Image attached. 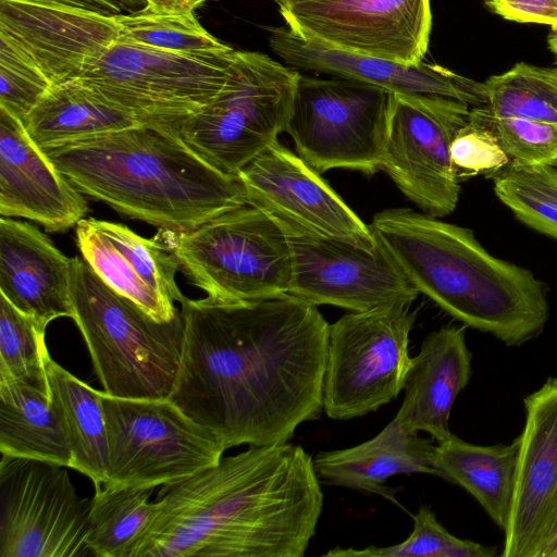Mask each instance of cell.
<instances>
[{
  "label": "cell",
  "instance_id": "obj_1",
  "mask_svg": "<svg viewBox=\"0 0 557 557\" xmlns=\"http://www.w3.org/2000/svg\"><path fill=\"white\" fill-rule=\"evenodd\" d=\"M184 343L170 399L226 449L288 442L320 418L330 324L289 295L181 302Z\"/></svg>",
  "mask_w": 557,
  "mask_h": 557
},
{
  "label": "cell",
  "instance_id": "obj_2",
  "mask_svg": "<svg viewBox=\"0 0 557 557\" xmlns=\"http://www.w3.org/2000/svg\"><path fill=\"white\" fill-rule=\"evenodd\" d=\"M156 503L134 557H302L323 493L312 457L286 442L222 457Z\"/></svg>",
  "mask_w": 557,
  "mask_h": 557
},
{
  "label": "cell",
  "instance_id": "obj_3",
  "mask_svg": "<svg viewBox=\"0 0 557 557\" xmlns=\"http://www.w3.org/2000/svg\"><path fill=\"white\" fill-rule=\"evenodd\" d=\"M369 226L414 288L466 326L507 346L542 334L547 287L530 270L491 255L472 230L411 208L382 210Z\"/></svg>",
  "mask_w": 557,
  "mask_h": 557
},
{
  "label": "cell",
  "instance_id": "obj_4",
  "mask_svg": "<svg viewBox=\"0 0 557 557\" xmlns=\"http://www.w3.org/2000/svg\"><path fill=\"white\" fill-rule=\"evenodd\" d=\"M84 195L175 233L247 203L222 173L164 125L141 124L44 150Z\"/></svg>",
  "mask_w": 557,
  "mask_h": 557
},
{
  "label": "cell",
  "instance_id": "obj_5",
  "mask_svg": "<svg viewBox=\"0 0 557 557\" xmlns=\"http://www.w3.org/2000/svg\"><path fill=\"white\" fill-rule=\"evenodd\" d=\"M72 318L102 392L133 399L169 398L184 343L182 313L161 322L109 287L82 258L71 262Z\"/></svg>",
  "mask_w": 557,
  "mask_h": 557
},
{
  "label": "cell",
  "instance_id": "obj_6",
  "mask_svg": "<svg viewBox=\"0 0 557 557\" xmlns=\"http://www.w3.org/2000/svg\"><path fill=\"white\" fill-rule=\"evenodd\" d=\"M298 77L267 54L236 50L214 100L164 126L210 165L236 176L285 132Z\"/></svg>",
  "mask_w": 557,
  "mask_h": 557
},
{
  "label": "cell",
  "instance_id": "obj_7",
  "mask_svg": "<svg viewBox=\"0 0 557 557\" xmlns=\"http://www.w3.org/2000/svg\"><path fill=\"white\" fill-rule=\"evenodd\" d=\"M191 284L213 299L250 302L287 295L292 251L278 223L246 203L188 232L160 230Z\"/></svg>",
  "mask_w": 557,
  "mask_h": 557
},
{
  "label": "cell",
  "instance_id": "obj_8",
  "mask_svg": "<svg viewBox=\"0 0 557 557\" xmlns=\"http://www.w3.org/2000/svg\"><path fill=\"white\" fill-rule=\"evenodd\" d=\"M235 51L178 52L119 38L78 78L143 124L168 125L197 113L223 88Z\"/></svg>",
  "mask_w": 557,
  "mask_h": 557
},
{
  "label": "cell",
  "instance_id": "obj_9",
  "mask_svg": "<svg viewBox=\"0 0 557 557\" xmlns=\"http://www.w3.org/2000/svg\"><path fill=\"white\" fill-rule=\"evenodd\" d=\"M108 442L106 486L149 487L181 482L215 466L226 450L209 429L170 398H120L98 392Z\"/></svg>",
  "mask_w": 557,
  "mask_h": 557
},
{
  "label": "cell",
  "instance_id": "obj_10",
  "mask_svg": "<svg viewBox=\"0 0 557 557\" xmlns=\"http://www.w3.org/2000/svg\"><path fill=\"white\" fill-rule=\"evenodd\" d=\"M399 301L344 314L329 327L323 410L348 420L397 398L411 367L416 312Z\"/></svg>",
  "mask_w": 557,
  "mask_h": 557
},
{
  "label": "cell",
  "instance_id": "obj_11",
  "mask_svg": "<svg viewBox=\"0 0 557 557\" xmlns=\"http://www.w3.org/2000/svg\"><path fill=\"white\" fill-rule=\"evenodd\" d=\"M392 92L360 81L299 74L285 132L319 173L332 169L373 175L381 170Z\"/></svg>",
  "mask_w": 557,
  "mask_h": 557
},
{
  "label": "cell",
  "instance_id": "obj_12",
  "mask_svg": "<svg viewBox=\"0 0 557 557\" xmlns=\"http://www.w3.org/2000/svg\"><path fill=\"white\" fill-rule=\"evenodd\" d=\"M67 467L1 457L0 557H83L91 498L77 495Z\"/></svg>",
  "mask_w": 557,
  "mask_h": 557
},
{
  "label": "cell",
  "instance_id": "obj_13",
  "mask_svg": "<svg viewBox=\"0 0 557 557\" xmlns=\"http://www.w3.org/2000/svg\"><path fill=\"white\" fill-rule=\"evenodd\" d=\"M469 113V104L456 99L392 92L381 170L423 213L442 218L457 207L450 144Z\"/></svg>",
  "mask_w": 557,
  "mask_h": 557
},
{
  "label": "cell",
  "instance_id": "obj_14",
  "mask_svg": "<svg viewBox=\"0 0 557 557\" xmlns=\"http://www.w3.org/2000/svg\"><path fill=\"white\" fill-rule=\"evenodd\" d=\"M274 220L292 251L287 295L317 307L330 305L351 312L417 299L419 292L379 245L366 250Z\"/></svg>",
  "mask_w": 557,
  "mask_h": 557
},
{
  "label": "cell",
  "instance_id": "obj_15",
  "mask_svg": "<svg viewBox=\"0 0 557 557\" xmlns=\"http://www.w3.org/2000/svg\"><path fill=\"white\" fill-rule=\"evenodd\" d=\"M280 13L304 39L406 65L423 62L432 30L430 0H319Z\"/></svg>",
  "mask_w": 557,
  "mask_h": 557
},
{
  "label": "cell",
  "instance_id": "obj_16",
  "mask_svg": "<svg viewBox=\"0 0 557 557\" xmlns=\"http://www.w3.org/2000/svg\"><path fill=\"white\" fill-rule=\"evenodd\" d=\"M247 203L305 232L366 250L377 243L317 170L275 141L238 173Z\"/></svg>",
  "mask_w": 557,
  "mask_h": 557
},
{
  "label": "cell",
  "instance_id": "obj_17",
  "mask_svg": "<svg viewBox=\"0 0 557 557\" xmlns=\"http://www.w3.org/2000/svg\"><path fill=\"white\" fill-rule=\"evenodd\" d=\"M116 17L28 0H0V50L51 86L78 79L120 38Z\"/></svg>",
  "mask_w": 557,
  "mask_h": 557
},
{
  "label": "cell",
  "instance_id": "obj_18",
  "mask_svg": "<svg viewBox=\"0 0 557 557\" xmlns=\"http://www.w3.org/2000/svg\"><path fill=\"white\" fill-rule=\"evenodd\" d=\"M75 238L83 259L116 293L161 322L181 313L174 305L185 299L175 280L180 263L159 236L146 238L123 224L84 218Z\"/></svg>",
  "mask_w": 557,
  "mask_h": 557
},
{
  "label": "cell",
  "instance_id": "obj_19",
  "mask_svg": "<svg viewBox=\"0 0 557 557\" xmlns=\"http://www.w3.org/2000/svg\"><path fill=\"white\" fill-rule=\"evenodd\" d=\"M525 423L503 557H537L557 511V377L524 398Z\"/></svg>",
  "mask_w": 557,
  "mask_h": 557
},
{
  "label": "cell",
  "instance_id": "obj_20",
  "mask_svg": "<svg viewBox=\"0 0 557 557\" xmlns=\"http://www.w3.org/2000/svg\"><path fill=\"white\" fill-rule=\"evenodd\" d=\"M83 194L30 138L23 122L0 108V213L63 232L85 218Z\"/></svg>",
  "mask_w": 557,
  "mask_h": 557
},
{
  "label": "cell",
  "instance_id": "obj_21",
  "mask_svg": "<svg viewBox=\"0 0 557 557\" xmlns=\"http://www.w3.org/2000/svg\"><path fill=\"white\" fill-rule=\"evenodd\" d=\"M269 45L287 64L372 84L391 92L438 95L467 104L486 106L484 83L438 64L398 62L347 52L304 39L288 27L270 28Z\"/></svg>",
  "mask_w": 557,
  "mask_h": 557
},
{
  "label": "cell",
  "instance_id": "obj_22",
  "mask_svg": "<svg viewBox=\"0 0 557 557\" xmlns=\"http://www.w3.org/2000/svg\"><path fill=\"white\" fill-rule=\"evenodd\" d=\"M71 262L36 226L1 216V295L42 330L58 318H72Z\"/></svg>",
  "mask_w": 557,
  "mask_h": 557
},
{
  "label": "cell",
  "instance_id": "obj_23",
  "mask_svg": "<svg viewBox=\"0 0 557 557\" xmlns=\"http://www.w3.org/2000/svg\"><path fill=\"white\" fill-rule=\"evenodd\" d=\"M471 360L465 326L445 325L429 333L405 382V397L395 416L399 425L408 432L424 431L437 443L449 438L450 411L469 383Z\"/></svg>",
  "mask_w": 557,
  "mask_h": 557
},
{
  "label": "cell",
  "instance_id": "obj_24",
  "mask_svg": "<svg viewBox=\"0 0 557 557\" xmlns=\"http://www.w3.org/2000/svg\"><path fill=\"white\" fill-rule=\"evenodd\" d=\"M432 441L404 430L394 418L377 435L359 445L319 453L313 459L320 481L396 503L397 488L386 485L396 474L437 475Z\"/></svg>",
  "mask_w": 557,
  "mask_h": 557
},
{
  "label": "cell",
  "instance_id": "obj_25",
  "mask_svg": "<svg viewBox=\"0 0 557 557\" xmlns=\"http://www.w3.org/2000/svg\"><path fill=\"white\" fill-rule=\"evenodd\" d=\"M22 122L42 150L143 124L79 79L51 86Z\"/></svg>",
  "mask_w": 557,
  "mask_h": 557
},
{
  "label": "cell",
  "instance_id": "obj_26",
  "mask_svg": "<svg viewBox=\"0 0 557 557\" xmlns=\"http://www.w3.org/2000/svg\"><path fill=\"white\" fill-rule=\"evenodd\" d=\"M519 444L517 437L510 444L480 446L453 434L434 453L437 476L470 493L503 532L510 519Z\"/></svg>",
  "mask_w": 557,
  "mask_h": 557
},
{
  "label": "cell",
  "instance_id": "obj_27",
  "mask_svg": "<svg viewBox=\"0 0 557 557\" xmlns=\"http://www.w3.org/2000/svg\"><path fill=\"white\" fill-rule=\"evenodd\" d=\"M0 453L71 467L72 453L48 393L0 376Z\"/></svg>",
  "mask_w": 557,
  "mask_h": 557
},
{
  "label": "cell",
  "instance_id": "obj_28",
  "mask_svg": "<svg viewBox=\"0 0 557 557\" xmlns=\"http://www.w3.org/2000/svg\"><path fill=\"white\" fill-rule=\"evenodd\" d=\"M50 403L59 416L71 453L72 469L88 476L95 488L108 482V442L98 392L54 360L47 364Z\"/></svg>",
  "mask_w": 557,
  "mask_h": 557
},
{
  "label": "cell",
  "instance_id": "obj_29",
  "mask_svg": "<svg viewBox=\"0 0 557 557\" xmlns=\"http://www.w3.org/2000/svg\"><path fill=\"white\" fill-rule=\"evenodd\" d=\"M154 488L106 486L91 498L86 544L96 557H134L152 523L158 506Z\"/></svg>",
  "mask_w": 557,
  "mask_h": 557
},
{
  "label": "cell",
  "instance_id": "obj_30",
  "mask_svg": "<svg viewBox=\"0 0 557 557\" xmlns=\"http://www.w3.org/2000/svg\"><path fill=\"white\" fill-rule=\"evenodd\" d=\"M484 84L492 115L557 125V67L519 62Z\"/></svg>",
  "mask_w": 557,
  "mask_h": 557
},
{
  "label": "cell",
  "instance_id": "obj_31",
  "mask_svg": "<svg viewBox=\"0 0 557 557\" xmlns=\"http://www.w3.org/2000/svg\"><path fill=\"white\" fill-rule=\"evenodd\" d=\"M497 198L522 223L557 239V166L511 161L493 176Z\"/></svg>",
  "mask_w": 557,
  "mask_h": 557
},
{
  "label": "cell",
  "instance_id": "obj_32",
  "mask_svg": "<svg viewBox=\"0 0 557 557\" xmlns=\"http://www.w3.org/2000/svg\"><path fill=\"white\" fill-rule=\"evenodd\" d=\"M46 330L0 297V376L22 380L48 391L47 364L50 355Z\"/></svg>",
  "mask_w": 557,
  "mask_h": 557
},
{
  "label": "cell",
  "instance_id": "obj_33",
  "mask_svg": "<svg viewBox=\"0 0 557 557\" xmlns=\"http://www.w3.org/2000/svg\"><path fill=\"white\" fill-rule=\"evenodd\" d=\"M495 546L461 540L450 534L436 519L433 510L422 505L413 516V529L401 543L362 549L332 548L325 557H493Z\"/></svg>",
  "mask_w": 557,
  "mask_h": 557
},
{
  "label": "cell",
  "instance_id": "obj_34",
  "mask_svg": "<svg viewBox=\"0 0 557 557\" xmlns=\"http://www.w3.org/2000/svg\"><path fill=\"white\" fill-rule=\"evenodd\" d=\"M120 38L126 41L178 52H200L227 47L187 14H158L147 10L116 17Z\"/></svg>",
  "mask_w": 557,
  "mask_h": 557
},
{
  "label": "cell",
  "instance_id": "obj_35",
  "mask_svg": "<svg viewBox=\"0 0 557 557\" xmlns=\"http://www.w3.org/2000/svg\"><path fill=\"white\" fill-rule=\"evenodd\" d=\"M450 158L457 178L485 174L492 177L510 163L492 126L478 108L470 110L468 121L450 144Z\"/></svg>",
  "mask_w": 557,
  "mask_h": 557
},
{
  "label": "cell",
  "instance_id": "obj_36",
  "mask_svg": "<svg viewBox=\"0 0 557 557\" xmlns=\"http://www.w3.org/2000/svg\"><path fill=\"white\" fill-rule=\"evenodd\" d=\"M492 126L511 161L527 164H557V125L521 117H497L486 106L478 107Z\"/></svg>",
  "mask_w": 557,
  "mask_h": 557
},
{
  "label": "cell",
  "instance_id": "obj_37",
  "mask_svg": "<svg viewBox=\"0 0 557 557\" xmlns=\"http://www.w3.org/2000/svg\"><path fill=\"white\" fill-rule=\"evenodd\" d=\"M50 87L35 69L0 50V108L23 121Z\"/></svg>",
  "mask_w": 557,
  "mask_h": 557
},
{
  "label": "cell",
  "instance_id": "obj_38",
  "mask_svg": "<svg viewBox=\"0 0 557 557\" xmlns=\"http://www.w3.org/2000/svg\"><path fill=\"white\" fill-rule=\"evenodd\" d=\"M485 3L506 20L545 24L557 29V0H487Z\"/></svg>",
  "mask_w": 557,
  "mask_h": 557
},
{
  "label": "cell",
  "instance_id": "obj_39",
  "mask_svg": "<svg viewBox=\"0 0 557 557\" xmlns=\"http://www.w3.org/2000/svg\"><path fill=\"white\" fill-rule=\"evenodd\" d=\"M84 10L110 17H120L143 12L147 0H28Z\"/></svg>",
  "mask_w": 557,
  "mask_h": 557
},
{
  "label": "cell",
  "instance_id": "obj_40",
  "mask_svg": "<svg viewBox=\"0 0 557 557\" xmlns=\"http://www.w3.org/2000/svg\"><path fill=\"white\" fill-rule=\"evenodd\" d=\"M210 0H147V11L158 14H187Z\"/></svg>",
  "mask_w": 557,
  "mask_h": 557
},
{
  "label": "cell",
  "instance_id": "obj_41",
  "mask_svg": "<svg viewBox=\"0 0 557 557\" xmlns=\"http://www.w3.org/2000/svg\"><path fill=\"white\" fill-rule=\"evenodd\" d=\"M537 557H557V511Z\"/></svg>",
  "mask_w": 557,
  "mask_h": 557
},
{
  "label": "cell",
  "instance_id": "obj_42",
  "mask_svg": "<svg viewBox=\"0 0 557 557\" xmlns=\"http://www.w3.org/2000/svg\"><path fill=\"white\" fill-rule=\"evenodd\" d=\"M277 5L278 10H287L290 9L297 4L304 3V2H311V1H319V0H273Z\"/></svg>",
  "mask_w": 557,
  "mask_h": 557
},
{
  "label": "cell",
  "instance_id": "obj_43",
  "mask_svg": "<svg viewBox=\"0 0 557 557\" xmlns=\"http://www.w3.org/2000/svg\"><path fill=\"white\" fill-rule=\"evenodd\" d=\"M548 47L550 51L557 55V29H553L548 37Z\"/></svg>",
  "mask_w": 557,
  "mask_h": 557
},
{
  "label": "cell",
  "instance_id": "obj_44",
  "mask_svg": "<svg viewBox=\"0 0 557 557\" xmlns=\"http://www.w3.org/2000/svg\"><path fill=\"white\" fill-rule=\"evenodd\" d=\"M556 166H557V164H556Z\"/></svg>",
  "mask_w": 557,
  "mask_h": 557
},
{
  "label": "cell",
  "instance_id": "obj_45",
  "mask_svg": "<svg viewBox=\"0 0 557 557\" xmlns=\"http://www.w3.org/2000/svg\"><path fill=\"white\" fill-rule=\"evenodd\" d=\"M486 1V0H485Z\"/></svg>",
  "mask_w": 557,
  "mask_h": 557
}]
</instances>
